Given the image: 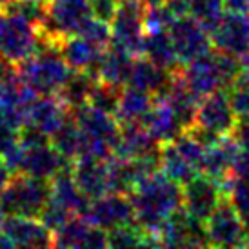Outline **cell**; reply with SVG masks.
Returning a JSON list of instances; mask_svg holds the SVG:
<instances>
[{"mask_svg": "<svg viewBox=\"0 0 249 249\" xmlns=\"http://www.w3.org/2000/svg\"><path fill=\"white\" fill-rule=\"evenodd\" d=\"M137 224L145 233L159 236L162 226L177 209L182 208V186L162 169L147 175L129 193Z\"/></svg>", "mask_w": 249, "mask_h": 249, "instance_id": "6da1fadb", "label": "cell"}, {"mask_svg": "<svg viewBox=\"0 0 249 249\" xmlns=\"http://www.w3.org/2000/svg\"><path fill=\"white\" fill-rule=\"evenodd\" d=\"M17 68L20 80L28 84L36 95H58L73 73L64 60L58 44L51 40L46 42L33 56L17 64Z\"/></svg>", "mask_w": 249, "mask_h": 249, "instance_id": "7a4b0ae2", "label": "cell"}, {"mask_svg": "<svg viewBox=\"0 0 249 249\" xmlns=\"http://www.w3.org/2000/svg\"><path fill=\"white\" fill-rule=\"evenodd\" d=\"M75 120L82 131V155L109 160L115 155L120 139V122L115 115L100 111L89 104L73 109Z\"/></svg>", "mask_w": 249, "mask_h": 249, "instance_id": "3957f363", "label": "cell"}, {"mask_svg": "<svg viewBox=\"0 0 249 249\" xmlns=\"http://www.w3.org/2000/svg\"><path fill=\"white\" fill-rule=\"evenodd\" d=\"M51 198V180L15 173L0 193V209L6 214H24L38 218Z\"/></svg>", "mask_w": 249, "mask_h": 249, "instance_id": "277c9868", "label": "cell"}, {"mask_svg": "<svg viewBox=\"0 0 249 249\" xmlns=\"http://www.w3.org/2000/svg\"><path fill=\"white\" fill-rule=\"evenodd\" d=\"M204 149L206 147L191 133L184 131L171 142L160 144V169L180 186H186L200 175Z\"/></svg>", "mask_w": 249, "mask_h": 249, "instance_id": "5b68a950", "label": "cell"}, {"mask_svg": "<svg viewBox=\"0 0 249 249\" xmlns=\"http://www.w3.org/2000/svg\"><path fill=\"white\" fill-rule=\"evenodd\" d=\"M145 13L147 4L144 0H120L111 20V46L133 56L144 55Z\"/></svg>", "mask_w": 249, "mask_h": 249, "instance_id": "8992f818", "label": "cell"}, {"mask_svg": "<svg viewBox=\"0 0 249 249\" xmlns=\"http://www.w3.org/2000/svg\"><path fill=\"white\" fill-rule=\"evenodd\" d=\"M93 17L89 0H48V17L40 33L58 44L60 38L76 35Z\"/></svg>", "mask_w": 249, "mask_h": 249, "instance_id": "52a82bcc", "label": "cell"}, {"mask_svg": "<svg viewBox=\"0 0 249 249\" xmlns=\"http://www.w3.org/2000/svg\"><path fill=\"white\" fill-rule=\"evenodd\" d=\"M206 231L211 248H246L248 226L226 195L206 220Z\"/></svg>", "mask_w": 249, "mask_h": 249, "instance_id": "ba28073f", "label": "cell"}, {"mask_svg": "<svg viewBox=\"0 0 249 249\" xmlns=\"http://www.w3.org/2000/svg\"><path fill=\"white\" fill-rule=\"evenodd\" d=\"M169 35L173 40L175 51L178 55L180 66L196 60L198 56L206 55L213 48L211 33L193 17H178L169 26Z\"/></svg>", "mask_w": 249, "mask_h": 249, "instance_id": "9c48e42d", "label": "cell"}, {"mask_svg": "<svg viewBox=\"0 0 249 249\" xmlns=\"http://www.w3.org/2000/svg\"><path fill=\"white\" fill-rule=\"evenodd\" d=\"M160 246L164 248H208L206 222L195 218L184 208L177 209L160 229Z\"/></svg>", "mask_w": 249, "mask_h": 249, "instance_id": "30bf717a", "label": "cell"}, {"mask_svg": "<svg viewBox=\"0 0 249 249\" xmlns=\"http://www.w3.org/2000/svg\"><path fill=\"white\" fill-rule=\"evenodd\" d=\"M213 48L220 53L242 58L249 53V13L228 11L211 31Z\"/></svg>", "mask_w": 249, "mask_h": 249, "instance_id": "8fae6325", "label": "cell"}, {"mask_svg": "<svg viewBox=\"0 0 249 249\" xmlns=\"http://www.w3.org/2000/svg\"><path fill=\"white\" fill-rule=\"evenodd\" d=\"M86 216L95 226L106 229V231L137 222L129 193H113V191L91 200L89 211Z\"/></svg>", "mask_w": 249, "mask_h": 249, "instance_id": "7c38bea8", "label": "cell"}, {"mask_svg": "<svg viewBox=\"0 0 249 249\" xmlns=\"http://www.w3.org/2000/svg\"><path fill=\"white\" fill-rule=\"evenodd\" d=\"M53 248L102 249L109 248L107 231L95 226L84 214H73L56 233H53Z\"/></svg>", "mask_w": 249, "mask_h": 249, "instance_id": "4fadbf2b", "label": "cell"}, {"mask_svg": "<svg viewBox=\"0 0 249 249\" xmlns=\"http://www.w3.org/2000/svg\"><path fill=\"white\" fill-rule=\"evenodd\" d=\"M222 196L224 189L220 182L209 178L206 175H196L186 186H182V208L191 216L206 222L209 214L220 204Z\"/></svg>", "mask_w": 249, "mask_h": 249, "instance_id": "5bb4252c", "label": "cell"}, {"mask_svg": "<svg viewBox=\"0 0 249 249\" xmlns=\"http://www.w3.org/2000/svg\"><path fill=\"white\" fill-rule=\"evenodd\" d=\"M236 113L231 107V102L226 91H216L213 95L202 98L196 111V122L195 124L208 129L216 137L231 135L236 125Z\"/></svg>", "mask_w": 249, "mask_h": 249, "instance_id": "9a60e30c", "label": "cell"}, {"mask_svg": "<svg viewBox=\"0 0 249 249\" xmlns=\"http://www.w3.org/2000/svg\"><path fill=\"white\" fill-rule=\"evenodd\" d=\"M38 97L28 84L18 78L0 86V120L20 129L28 124L31 104Z\"/></svg>", "mask_w": 249, "mask_h": 249, "instance_id": "2e32d148", "label": "cell"}, {"mask_svg": "<svg viewBox=\"0 0 249 249\" xmlns=\"http://www.w3.org/2000/svg\"><path fill=\"white\" fill-rule=\"evenodd\" d=\"M4 235L13 248H53V231H49L35 216L6 214Z\"/></svg>", "mask_w": 249, "mask_h": 249, "instance_id": "e0dca14e", "label": "cell"}, {"mask_svg": "<svg viewBox=\"0 0 249 249\" xmlns=\"http://www.w3.org/2000/svg\"><path fill=\"white\" fill-rule=\"evenodd\" d=\"M20 164H18L17 173L51 180L55 175H58L60 171H64L66 167H70L73 164L68 159H64L51 144L29 147V149L20 145Z\"/></svg>", "mask_w": 249, "mask_h": 249, "instance_id": "ac0fdd59", "label": "cell"}, {"mask_svg": "<svg viewBox=\"0 0 249 249\" xmlns=\"http://www.w3.org/2000/svg\"><path fill=\"white\" fill-rule=\"evenodd\" d=\"M71 171L76 184L86 196L95 200L102 195L109 193V167L107 160L80 155L71 164Z\"/></svg>", "mask_w": 249, "mask_h": 249, "instance_id": "d6986e66", "label": "cell"}, {"mask_svg": "<svg viewBox=\"0 0 249 249\" xmlns=\"http://www.w3.org/2000/svg\"><path fill=\"white\" fill-rule=\"evenodd\" d=\"M238 149H240V144L236 142L233 135L220 137L216 142H213L204 149L200 162V173L222 184L224 180L231 177L233 162H235Z\"/></svg>", "mask_w": 249, "mask_h": 249, "instance_id": "ffe728a7", "label": "cell"}, {"mask_svg": "<svg viewBox=\"0 0 249 249\" xmlns=\"http://www.w3.org/2000/svg\"><path fill=\"white\" fill-rule=\"evenodd\" d=\"M142 124L159 144L171 142L186 131L182 122H180L178 115H177V111L171 107L166 97H155L153 107L145 115Z\"/></svg>", "mask_w": 249, "mask_h": 249, "instance_id": "44dd1931", "label": "cell"}, {"mask_svg": "<svg viewBox=\"0 0 249 249\" xmlns=\"http://www.w3.org/2000/svg\"><path fill=\"white\" fill-rule=\"evenodd\" d=\"M71 113L73 111L64 104L58 95H38L31 104L28 124L51 137L70 118Z\"/></svg>", "mask_w": 249, "mask_h": 249, "instance_id": "7402d4cb", "label": "cell"}, {"mask_svg": "<svg viewBox=\"0 0 249 249\" xmlns=\"http://www.w3.org/2000/svg\"><path fill=\"white\" fill-rule=\"evenodd\" d=\"M173 80V71L160 68L147 56H135L127 86L151 93L153 97H164Z\"/></svg>", "mask_w": 249, "mask_h": 249, "instance_id": "603a6c76", "label": "cell"}, {"mask_svg": "<svg viewBox=\"0 0 249 249\" xmlns=\"http://www.w3.org/2000/svg\"><path fill=\"white\" fill-rule=\"evenodd\" d=\"M58 49L66 64L73 71H89L95 75L97 64L104 49L97 48L82 35H70L58 40Z\"/></svg>", "mask_w": 249, "mask_h": 249, "instance_id": "cb8c5ba5", "label": "cell"}, {"mask_svg": "<svg viewBox=\"0 0 249 249\" xmlns=\"http://www.w3.org/2000/svg\"><path fill=\"white\" fill-rule=\"evenodd\" d=\"M120 139L113 157L120 159H140L145 155L160 151V144L153 139L149 131L140 122L133 124H120Z\"/></svg>", "mask_w": 249, "mask_h": 249, "instance_id": "d4e9b609", "label": "cell"}, {"mask_svg": "<svg viewBox=\"0 0 249 249\" xmlns=\"http://www.w3.org/2000/svg\"><path fill=\"white\" fill-rule=\"evenodd\" d=\"M133 60H135L133 55L115 48V46H109L102 51V56L97 64V70H95V76L106 84L124 88L129 82Z\"/></svg>", "mask_w": 249, "mask_h": 249, "instance_id": "484cf974", "label": "cell"}, {"mask_svg": "<svg viewBox=\"0 0 249 249\" xmlns=\"http://www.w3.org/2000/svg\"><path fill=\"white\" fill-rule=\"evenodd\" d=\"M51 198L60 202L64 208H68L73 214L86 216L91 206V198L80 191V187L73 177L71 166L51 178Z\"/></svg>", "mask_w": 249, "mask_h": 249, "instance_id": "4316f807", "label": "cell"}, {"mask_svg": "<svg viewBox=\"0 0 249 249\" xmlns=\"http://www.w3.org/2000/svg\"><path fill=\"white\" fill-rule=\"evenodd\" d=\"M155 97L147 91H142L133 86H124L118 100L117 118L120 124H133V122H144L145 115L153 107Z\"/></svg>", "mask_w": 249, "mask_h": 249, "instance_id": "83f0119b", "label": "cell"}, {"mask_svg": "<svg viewBox=\"0 0 249 249\" xmlns=\"http://www.w3.org/2000/svg\"><path fill=\"white\" fill-rule=\"evenodd\" d=\"M144 56H147L151 62L166 70H177L180 68L178 55L175 51L173 40L169 31H151L145 33L144 42Z\"/></svg>", "mask_w": 249, "mask_h": 249, "instance_id": "f1b7e54d", "label": "cell"}, {"mask_svg": "<svg viewBox=\"0 0 249 249\" xmlns=\"http://www.w3.org/2000/svg\"><path fill=\"white\" fill-rule=\"evenodd\" d=\"M97 76L89 71H73L66 80L62 89L58 91V97L64 100L71 111L89 102V95L93 86L97 84Z\"/></svg>", "mask_w": 249, "mask_h": 249, "instance_id": "f546056e", "label": "cell"}, {"mask_svg": "<svg viewBox=\"0 0 249 249\" xmlns=\"http://www.w3.org/2000/svg\"><path fill=\"white\" fill-rule=\"evenodd\" d=\"M51 145L62 155L64 159L70 160V162L76 160L82 155V147H84L82 131H80V127L76 124L73 113H71L70 118L51 135Z\"/></svg>", "mask_w": 249, "mask_h": 249, "instance_id": "4dcf8cb0", "label": "cell"}, {"mask_svg": "<svg viewBox=\"0 0 249 249\" xmlns=\"http://www.w3.org/2000/svg\"><path fill=\"white\" fill-rule=\"evenodd\" d=\"M224 195L228 196L231 204L235 206L238 214L242 216L244 224L249 228V178L242 177H229L222 182Z\"/></svg>", "mask_w": 249, "mask_h": 249, "instance_id": "1f68e13d", "label": "cell"}, {"mask_svg": "<svg viewBox=\"0 0 249 249\" xmlns=\"http://www.w3.org/2000/svg\"><path fill=\"white\" fill-rule=\"evenodd\" d=\"M4 11L31 22L36 28H42L48 17V0H9Z\"/></svg>", "mask_w": 249, "mask_h": 249, "instance_id": "d6a6232c", "label": "cell"}, {"mask_svg": "<svg viewBox=\"0 0 249 249\" xmlns=\"http://www.w3.org/2000/svg\"><path fill=\"white\" fill-rule=\"evenodd\" d=\"M224 7H226L224 0H191L189 17H193L195 20L200 22L211 33L214 26L220 22L222 15H224Z\"/></svg>", "mask_w": 249, "mask_h": 249, "instance_id": "836d02e7", "label": "cell"}, {"mask_svg": "<svg viewBox=\"0 0 249 249\" xmlns=\"http://www.w3.org/2000/svg\"><path fill=\"white\" fill-rule=\"evenodd\" d=\"M120 93H122V88H117V86H111V84H106L102 80H97V84L93 86L89 95V102L88 104L97 107L100 111H106V113H111L117 117V109H118V100H120Z\"/></svg>", "mask_w": 249, "mask_h": 249, "instance_id": "e575fe53", "label": "cell"}, {"mask_svg": "<svg viewBox=\"0 0 249 249\" xmlns=\"http://www.w3.org/2000/svg\"><path fill=\"white\" fill-rule=\"evenodd\" d=\"M76 35H82L91 44H95L97 48L106 49L111 46V24L100 20L97 17H91L89 20L86 22V26Z\"/></svg>", "mask_w": 249, "mask_h": 249, "instance_id": "d590c367", "label": "cell"}, {"mask_svg": "<svg viewBox=\"0 0 249 249\" xmlns=\"http://www.w3.org/2000/svg\"><path fill=\"white\" fill-rule=\"evenodd\" d=\"M71 216H73V213H71L70 209L64 208L60 202L49 198V202L46 204V208L42 209L38 220H40L42 224L49 229V231L56 233V231L62 228L66 222L70 220Z\"/></svg>", "mask_w": 249, "mask_h": 249, "instance_id": "8d00e7d4", "label": "cell"}, {"mask_svg": "<svg viewBox=\"0 0 249 249\" xmlns=\"http://www.w3.org/2000/svg\"><path fill=\"white\" fill-rule=\"evenodd\" d=\"M231 107L236 113V117H248L249 115V78L238 76L235 84L226 89Z\"/></svg>", "mask_w": 249, "mask_h": 249, "instance_id": "74e56055", "label": "cell"}, {"mask_svg": "<svg viewBox=\"0 0 249 249\" xmlns=\"http://www.w3.org/2000/svg\"><path fill=\"white\" fill-rule=\"evenodd\" d=\"M18 133H20V129L0 120V159L18 144Z\"/></svg>", "mask_w": 249, "mask_h": 249, "instance_id": "f35d334b", "label": "cell"}, {"mask_svg": "<svg viewBox=\"0 0 249 249\" xmlns=\"http://www.w3.org/2000/svg\"><path fill=\"white\" fill-rule=\"evenodd\" d=\"M91 2V11L93 17H97L100 20L109 22L115 18V13L118 9V2L120 0H89Z\"/></svg>", "mask_w": 249, "mask_h": 249, "instance_id": "ab89813d", "label": "cell"}, {"mask_svg": "<svg viewBox=\"0 0 249 249\" xmlns=\"http://www.w3.org/2000/svg\"><path fill=\"white\" fill-rule=\"evenodd\" d=\"M233 177H242V178H249V149L240 147L233 162V169H231Z\"/></svg>", "mask_w": 249, "mask_h": 249, "instance_id": "60d3db41", "label": "cell"}, {"mask_svg": "<svg viewBox=\"0 0 249 249\" xmlns=\"http://www.w3.org/2000/svg\"><path fill=\"white\" fill-rule=\"evenodd\" d=\"M15 78H18V68L13 60L6 58L4 55H0V86L13 82Z\"/></svg>", "mask_w": 249, "mask_h": 249, "instance_id": "b9f144b4", "label": "cell"}, {"mask_svg": "<svg viewBox=\"0 0 249 249\" xmlns=\"http://www.w3.org/2000/svg\"><path fill=\"white\" fill-rule=\"evenodd\" d=\"M231 135L236 139V142L240 144V147L249 149V115L248 117H238L235 129H233Z\"/></svg>", "mask_w": 249, "mask_h": 249, "instance_id": "7bdbcfd3", "label": "cell"}, {"mask_svg": "<svg viewBox=\"0 0 249 249\" xmlns=\"http://www.w3.org/2000/svg\"><path fill=\"white\" fill-rule=\"evenodd\" d=\"M13 171L7 167V164L4 162V159H0V193L6 189V186L9 184V180L13 178Z\"/></svg>", "mask_w": 249, "mask_h": 249, "instance_id": "ee69618b", "label": "cell"}, {"mask_svg": "<svg viewBox=\"0 0 249 249\" xmlns=\"http://www.w3.org/2000/svg\"><path fill=\"white\" fill-rule=\"evenodd\" d=\"M228 11H240V13H249V0H224Z\"/></svg>", "mask_w": 249, "mask_h": 249, "instance_id": "f6af8a7d", "label": "cell"}, {"mask_svg": "<svg viewBox=\"0 0 249 249\" xmlns=\"http://www.w3.org/2000/svg\"><path fill=\"white\" fill-rule=\"evenodd\" d=\"M4 220H6V213L0 209V249L13 248V244L9 242V238L4 235Z\"/></svg>", "mask_w": 249, "mask_h": 249, "instance_id": "bcb514c9", "label": "cell"}, {"mask_svg": "<svg viewBox=\"0 0 249 249\" xmlns=\"http://www.w3.org/2000/svg\"><path fill=\"white\" fill-rule=\"evenodd\" d=\"M6 22H7L6 11L0 9V44H2V38H4V31H6Z\"/></svg>", "mask_w": 249, "mask_h": 249, "instance_id": "7dc6e473", "label": "cell"}, {"mask_svg": "<svg viewBox=\"0 0 249 249\" xmlns=\"http://www.w3.org/2000/svg\"><path fill=\"white\" fill-rule=\"evenodd\" d=\"M147 7H155V6H164L167 0H144Z\"/></svg>", "mask_w": 249, "mask_h": 249, "instance_id": "c3c4849f", "label": "cell"}, {"mask_svg": "<svg viewBox=\"0 0 249 249\" xmlns=\"http://www.w3.org/2000/svg\"><path fill=\"white\" fill-rule=\"evenodd\" d=\"M7 4H9V0H0V9H4Z\"/></svg>", "mask_w": 249, "mask_h": 249, "instance_id": "681fc988", "label": "cell"}]
</instances>
